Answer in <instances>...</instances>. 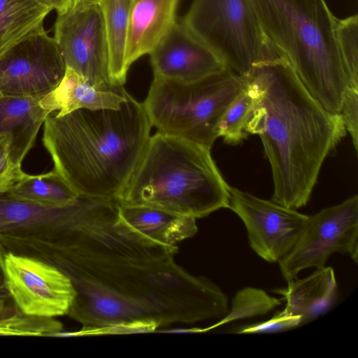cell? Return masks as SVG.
Wrapping results in <instances>:
<instances>
[{
	"label": "cell",
	"mask_w": 358,
	"mask_h": 358,
	"mask_svg": "<svg viewBox=\"0 0 358 358\" xmlns=\"http://www.w3.org/2000/svg\"><path fill=\"white\" fill-rule=\"evenodd\" d=\"M78 203L57 268L76 292L67 315L83 327L58 336L150 332L227 314L224 292L177 264L176 245L131 228L116 200L80 196Z\"/></svg>",
	"instance_id": "6da1fadb"
},
{
	"label": "cell",
	"mask_w": 358,
	"mask_h": 358,
	"mask_svg": "<svg viewBox=\"0 0 358 358\" xmlns=\"http://www.w3.org/2000/svg\"><path fill=\"white\" fill-rule=\"evenodd\" d=\"M247 78L254 106L245 131L259 136L270 163L271 201L304 206L325 159L346 134L342 117L313 97L284 57L257 64Z\"/></svg>",
	"instance_id": "7a4b0ae2"
},
{
	"label": "cell",
	"mask_w": 358,
	"mask_h": 358,
	"mask_svg": "<svg viewBox=\"0 0 358 358\" xmlns=\"http://www.w3.org/2000/svg\"><path fill=\"white\" fill-rule=\"evenodd\" d=\"M152 127L143 104L127 94L117 109L48 115L42 142L53 169L78 196L117 201L142 157Z\"/></svg>",
	"instance_id": "3957f363"
},
{
	"label": "cell",
	"mask_w": 358,
	"mask_h": 358,
	"mask_svg": "<svg viewBox=\"0 0 358 358\" xmlns=\"http://www.w3.org/2000/svg\"><path fill=\"white\" fill-rule=\"evenodd\" d=\"M229 186L210 150L157 131L117 201L196 219L229 207Z\"/></svg>",
	"instance_id": "277c9868"
},
{
	"label": "cell",
	"mask_w": 358,
	"mask_h": 358,
	"mask_svg": "<svg viewBox=\"0 0 358 358\" xmlns=\"http://www.w3.org/2000/svg\"><path fill=\"white\" fill-rule=\"evenodd\" d=\"M252 1L268 41L313 97L339 113L349 82L336 40V17L325 1Z\"/></svg>",
	"instance_id": "5b68a950"
},
{
	"label": "cell",
	"mask_w": 358,
	"mask_h": 358,
	"mask_svg": "<svg viewBox=\"0 0 358 358\" xmlns=\"http://www.w3.org/2000/svg\"><path fill=\"white\" fill-rule=\"evenodd\" d=\"M247 84L229 69L189 83L154 77L143 104L158 132L210 150L223 114Z\"/></svg>",
	"instance_id": "8992f818"
},
{
	"label": "cell",
	"mask_w": 358,
	"mask_h": 358,
	"mask_svg": "<svg viewBox=\"0 0 358 358\" xmlns=\"http://www.w3.org/2000/svg\"><path fill=\"white\" fill-rule=\"evenodd\" d=\"M181 22L238 75L283 57L264 33L252 0H194Z\"/></svg>",
	"instance_id": "52a82bcc"
},
{
	"label": "cell",
	"mask_w": 358,
	"mask_h": 358,
	"mask_svg": "<svg viewBox=\"0 0 358 358\" xmlns=\"http://www.w3.org/2000/svg\"><path fill=\"white\" fill-rule=\"evenodd\" d=\"M348 254L357 263L358 196L325 208L308 216L296 243L280 261V272L287 282L308 268L325 266L334 253Z\"/></svg>",
	"instance_id": "ba28073f"
},
{
	"label": "cell",
	"mask_w": 358,
	"mask_h": 358,
	"mask_svg": "<svg viewBox=\"0 0 358 358\" xmlns=\"http://www.w3.org/2000/svg\"><path fill=\"white\" fill-rule=\"evenodd\" d=\"M54 36L66 67L96 88L120 92L123 86L111 80L104 21L99 4L73 5L57 15Z\"/></svg>",
	"instance_id": "9c48e42d"
},
{
	"label": "cell",
	"mask_w": 358,
	"mask_h": 358,
	"mask_svg": "<svg viewBox=\"0 0 358 358\" xmlns=\"http://www.w3.org/2000/svg\"><path fill=\"white\" fill-rule=\"evenodd\" d=\"M0 264L20 311L54 318L68 314L76 292L69 278L60 269L36 258L6 252L2 248Z\"/></svg>",
	"instance_id": "30bf717a"
},
{
	"label": "cell",
	"mask_w": 358,
	"mask_h": 358,
	"mask_svg": "<svg viewBox=\"0 0 358 358\" xmlns=\"http://www.w3.org/2000/svg\"><path fill=\"white\" fill-rule=\"evenodd\" d=\"M66 69L55 38L43 29L0 59V94L43 98L61 82Z\"/></svg>",
	"instance_id": "8fae6325"
},
{
	"label": "cell",
	"mask_w": 358,
	"mask_h": 358,
	"mask_svg": "<svg viewBox=\"0 0 358 358\" xmlns=\"http://www.w3.org/2000/svg\"><path fill=\"white\" fill-rule=\"evenodd\" d=\"M242 220L251 248L270 263L292 250L309 215L229 186V207Z\"/></svg>",
	"instance_id": "7c38bea8"
},
{
	"label": "cell",
	"mask_w": 358,
	"mask_h": 358,
	"mask_svg": "<svg viewBox=\"0 0 358 358\" xmlns=\"http://www.w3.org/2000/svg\"><path fill=\"white\" fill-rule=\"evenodd\" d=\"M154 77L194 82L229 69L222 59L177 20L149 53Z\"/></svg>",
	"instance_id": "4fadbf2b"
},
{
	"label": "cell",
	"mask_w": 358,
	"mask_h": 358,
	"mask_svg": "<svg viewBox=\"0 0 358 358\" xmlns=\"http://www.w3.org/2000/svg\"><path fill=\"white\" fill-rule=\"evenodd\" d=\"M179 0H132L126 49V66L149 54L176 21Z\"/></svg>",
	"instance_id": "5bb4252c"
},
{
	"label": "cell",
	"mask_w": 358,
	"mask_h": 358,
	"mask_svg": "<svg viewBox=\"0 0 358 358\" xmlns=\"http://www.w3.org/2000/svg\"><path fill=\"white\" fill-rule=\"evenodd\" d=\"M274 292L286 301L283 311L291 316H298L304 324L327 313L338 299V287L331 267L317 268L310 275L288 282L287 287Z\"/></svg>",
	"instance_id": "9a60e30c"
},
{
	"label": "cell",
	"mask_w": 358,
	"mask_h": 358,
	"mask_svg": "<svg viewBox=\"0 0 358 358\" xmlns=\"http://www.w3.org/2000/svg\"><path fill=\"white\" fill-rule=\"evenodd\" d=\"M127 91L109 92L96 88L71 69L66 67L59 85L40 100L42 108L49 114L58 110L64 116L79 109H117L127 95Z\"/></svg>",
	"instance_id": "2e32d148"
},
{
	"label": "cell",
	"mask_w": 358,
	"mask_h": 358,
	"mask_svg": "<svg viewBox=\"0 0 358 358\" xmlns=\"http://www.w3.org/2000/svg\"><path fill=\"white\" fill-rule=\"evenodd\" d=\"M122 219L134 230L165 245H176L198 231L196 218L144 206L119 204Z\"/></svg>",
	"instance_id": "e0dca14e"
},
{
	"label": "cell",
	"mask_w": 358,
	"mask_h": 358,
	"mask_svg": "<svg viewBox=\"0 0 358 358\" xmlns=\"http://www.w3.org/2000/svg\"><path fill=\"white\" fill-rule=\"evenodd\" d=\"M41 99L0 94V133L13 136L23 159L34 148L39 130L50 115L41 108Z\"/></svg>",
	"instance_id": "ac0fdd59"
},
{
	"label": "cell",
	"mask_w": 358,
	"mask_h": 358,
	"mask_svg": "<svg viewBox=\"0 0 358 358\" xmlns=\"http://www.w3.org/2000/svg\"><path fill=\"white\" fill-rule=\"evenodd\" d=\"M52 8L39 0H0V59L29 35L43 28Z\"/></svg>",
	"instance_id": "d6986e66"
},
{
	"label": "cell",
	"mask_w": 358,
	"mask_h": 358,
	"mask_svg": "<svg viewBox=\"0 0 358 358\" xmlns=\"http://www.w3.org/2000/svg\"><path fill=\"white\" fill-rule=\"evenodd\" d=\"M131 2L132 0L99 2L108 45L110 77L117 86L124 85L129 71L125 58Z\"/></svg>",
	"instance_id": "ffe728a7"
},
{
	"label": "cell",
	"mask_w": 358,
	"mask_h": 358,
	"mask_svg": "<svg viewBox=\"0 0 358 358\" xmlns=\"http://www.w3.org/2000/svg\"><path fill=\"white\" fill-rule=\"evenodd\" d=\"M6 194L18 200L49 207L64 206L78 197L54 169L38 175L27 173Z\"/></svg>",
	"instance_id": "44dd1931"
},
{
	"label": "cell",
	"mask_w": 358,
	"mask_h": 358,
	"mask_svg": "<svg viewBox=\"0 0 358 358\" xmlns=\"http://www.w3.org/2000/svg\"><path fill=\"white\" fill-rule=\"evenodd\" d=\"M254 106V96L247 84L223 114L217 126V137L229 144H238L248 136L245 131Z\"/></svg>",
	"instance_id": "7402d4cb"
},
{
	"label": "cell",
	"mask_w": 358,
	"mask_h": 358,
	"mask_svg": "<svg viewBox=\"0 0 358 358\" xmlns=\"http://www.w3.org/2000/svg\"><path fill=\"white\" fill-rule=\"evenodd\" d=\"M280 304V300L269 296L262 289L243 288L234 297L231 308L223 319L206 330L233 321L265 315Z\"/></svg>",
	"instance_id": "603a6c76"
},
{
	"label": "cell",
	"mask_w": 358,
	"mask_h": 358,
	"mask_svg": "<svg viewBox=\"0 0 358 358\" xmlns=\"http://www.w3.org/2000/svg\"><path fill=\"white\" fill-rule=\"evenodd\" d=\"M338 47L348 76L349 86L358 87V16L336 18Z\"/></svg>",
	"instance_id": "cb8c5ba5"
},
{
	"label": "cell",
	"mask_w": 358,
	"mask_h": 358,
	"mask_svg": "<svg viewBox=\"0 0 358 358\" xmlns=\"http://www.w3.org/2000/svg\"><path fill=\"white\" fill-rule=\"evenodd\" d=\"M62 331V324L54 317L26 315L18 310L0 319V336H51Z\"/></svg>",
	"instance_id": "d4e9b609"
},
{
	"label": "cell",
	"mask_w": 358,
	"mask_h": 358,
	"mask_svg": "<svg viewBox=\"0 0 358 358\" xmlns=\"http://www.w3.org/2000/svg\"><path fill=\"white\" fill-rule=\"evenodd\" d=\"M23 160L13 136L9 133H0V195L8 193L26 176L22 169Z\"/></svg>",
	"instance_id": "484cf974"
},
{
	"label": "cell",
	"mask_w": 358,
	"mask_h": 358,
	"mask_svg": "<svg viewBox=\"0 0 358 358\" xmlns=\"http://www.w3.org/2000/svg\"><path fill=\"white\" fill-rule=\"evenodd\" d=\"M346 131L352 140L355 150L358 148V87L348 86L339 112Z\"/></svg>",
	"instance_id": "4316f807"
},
{
	"label": "cell",
	"mask_w": 358,
	"mask_h": 358,
	"mask_svg": "<svg viewBox=\"0 0 358 358\" xmlns=\"http://www.w3.org/2000/svg\"><path fill=\"white\" fill-rule=\"evenodd\" d=\"M301 324V319L299 317L289 315L282 310L275 314L273 317L268 320L239 327L236 333L251 334L276 332L293 329Z\"/></svg>",
	"instance_id": "83f0119b"
},
{
	"label": "cell",
	"mask_w": 358,
	"mask_h": 358,
	"mask_svg": "<svg viewBox=\"0 0 358 358\" xmlns=\"http://www.w3.org/2000/svg\"><path fill=\"white\" fill-rule=\"evenodd\" d=\"M1 251V247L0 245V253ZM18 310L7 287L5 277L0 264V319L12 315Z\"/></svg>",
	"instance_id": "f1b7e54d"
},
{
	"label": "cell",
	"mask_w": 358,
	"mask_h": 358,
	"mask_svg": "<svg viewBox=\"0 0 358 358\" xmlns=\"http://www.w3.org/2000/svg\"><path fill=\"white\" fill-rule=\"evenodd\" d=\"M55 10L57 15L67 12L73 5V0H39Z\"/></svg>",
	"instance_id": "f546056e"
},
{
	"label": "cell",
	"mask_w": 358,
	"mask_h": 358,
	"mask_svg": "<svg viewBox=\"0 0 358 358\" xmlns=\"http://www.w3.org/2000/svg\"><path fill=\"white\" fill-rule=\"evenodd\" d=\"M101 0H73V5L99 4Z\"/></svg>",
	"instance_id": "4dcf8cb0"
}]
</instances>
